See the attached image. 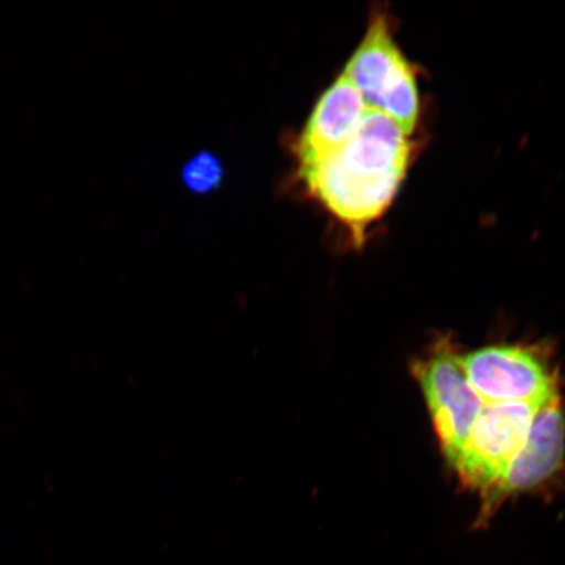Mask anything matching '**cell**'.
I'll return each instance as SVG.
<instances>
[{
    "instance_id": "obj_6",
    "label": "cell",
    "mask_w": 565,
    "mask_h": 565,
    "mask_svg": "<svg viewBox=\"0 0 565 565\" xmlns=\"http://www.w3.org/2000/svg\"><path fill=\"white\" fill-rule=\"evenodd\" d=\"M540 407L486 404L454 468L461 482L482 498L518 456Z\"/></svg>"
},
{
    "instance_id": "obj_8",
    "label": "cell",
    "mask_w": 565,
    "mask_h": 565,
    "mask_svg": "<svg viewBox=\"0 0 565 565\" xmlns=\"http://www.w3.org/2000/svg\"><path fill=\"white\" fill-rule=\"evenodd\" d=\"M221 177V167L217 161L211 157H200L194 159L186 168L185 180L188 185L198 192L209 190L214 186Z\"/></svg>"
},
{
    "instance_id": "obj_2",
    "label": "cell",
    "mask_w": 565,
    "mask_h": 565,
    "mask_svg": "<svg viewBox=\"0 0 565 565\" xmlns=\"http://www.w3.org/2000/svg\"><path fill=\"white\" fill-rule=\"evenodd\" d=\"M394 31L391 13L372 11L364 38L343 74L369 109L392 118L412 137L420 119L418 73L402 52Z\"/></svg>"
},
{
    "instance_id": "obj_4",
    "label": "cell",
    "mask_w": 565,
    "mask_h": 565,
    "mask_svg": "<svg viewBox=\"0 0 565 565\" xmlns=\"http://www.w3.org/2000/svg\"><path fill=\"white\" fill-rule=\"evenodd\" d=\"M462 364L486 404L540 407L561 395L556 370L535 345H489L463 355Z\"/></svg>"
},
{
    "instance_id": "obj_7",
    "label": "cell",
    "mask_w": 565,
    "mask_h": 565,
    "mask_svg": "<svg viewBox=\"0 0 565 565\" xmlns=\"http://www.w3.org/2000/svg\"><path fill=\"white\" fill-rule=\"evenodd\" d=\"M364 98L343 73L315 105L296 143L299 177L313 171L348 143L369 111Z\"/></svg>"
},
{
    "instance_id": "obj_1",
    "label": "cell",
    "mask_w": 565,
    "mask_h": 565,
    "mask_svg": "<svg viewBox=\"0 0 565 565\" xmlns=\"http://www.w3.org/2000/svg\"><path fill=\"white\" fill-rule=\"evenodd\" d=\"M414 150L412 137L392 118L370 109L348 143L300 180L349 232L352 244L363 246L397 198Z\"/></svg>"
},
{
    "instance_id": "obj_3",
    "label": "cell",
    "mask_w": 565,
    "mask_h": 565,
    "mask_svg": "<svg viewBox=\"0 0 565 565\" xmlns=\"http://www.w3.org/2000/svg\"><path fill=\"white\" fill-rule=\"evenodd\" d=\"M440 448L454 469L468 444L486 402L470 384L462 355L449 337L440 338L426 356L413 365Z\"/></svg>"
},
{
    "instance_id": "obj_5",
    "label": "cell",
    "mask_w": 565,
    "mask_h": 565,
    "mask_svg": "<svg viewBox=\"0 0 565 565\" xmlns=\"http://www.w3.org/2000/svg\"><path fill=\"white\" fill-rule=\"evenodd\" d=\"M565 462V405L559 397L536 412L524 445L504 476L482 497L476 526L489 524L499 508L519 494L540 489Z\"/></svg>"
}]
</instances>
